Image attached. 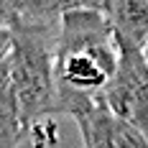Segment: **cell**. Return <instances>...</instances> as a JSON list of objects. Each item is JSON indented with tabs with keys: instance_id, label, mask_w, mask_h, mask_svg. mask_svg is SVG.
<instances>
[{
	"instance_id": "6da1fadb",
	"label": "cell",
	"mask_w": 148,
	"mask_h": 148,
	"mask_svg": "<svg viewBox=\"0 0 148 148\" xmlns=\"http://www.w3.org/2000/svg\"><path fill=\"white\" fill-rule=\"evenodd\" d=\"M118 69V41L102 10L82 8L59 18L56 115L77 118L105 100Z\"/></svg>"
},
{
	"instance_id": "8992f818",
	"label": "cell",
	"mask_w": 148,
	"mask_h": 148,
	"mask_svg": "<svg viewBox=\"0 0 148 148\" xmlns=\"http://www.w3.org/2000/svg\"><path fill=\"white\" fill-rule=\"evenodd\" d=\"M23 135L26 128L10 82V61L5 59L0 61V148H18Z\"/></svg>"
},
{
	"instance_id": "ba28073f",
	"label": "cell",
	"mask_w": 148,
	"mask_h": 148,
	"mask_svg": "<svg viewBox=\"0 0 148 148\" xmlns=\"http://www.w3.org/2000/svg\"><path fill=\"white\" fill-rule=\"evenodd\" d=\"M23 0H0V28H10L21 18Z\"/></svg>"
},
{
	"instance_id": "7a4b0ae2",
	"label": "cell",
	"mask_w": 148,
	"mask_h": 148,
	"mask_svg": "<svg viewBox=\"0 0 148 148\" xmlns=\"http://www.w3.org/2000/svg\"><path fill=\"white\" fill-rule=\"evenodd\" d=\"M10 82L28 133L56 115V36L59 26L15 21L10 26Z\"/></svg>"
},
{
	"instance_id": "3957f363",
	"label": "cell",
	"mask_w": 148,
	"mask_h": 148,
	"mask_svg": "<svg viewBox=\"0 0 148 148\" xmlns=\"http://www.w3.org/2000/svg\"><path fill=\"white\" fill-rule=\"evenodd\" d=\"M105 105L148 138V61L143 49L118 44V69L105 89Z\"/></svg>"
},
{
	"instance_id": "5b68a950",
	"label": "cell",
	"mask_w": 148,
	"mask_h": 148,
	"mask_svg": "<svg viewBox=\"0 0 148 148\" xmlns=\"http://www.w3.org/2000/svg\"><path fill=\"white\" fill-rule=\"evenodd\" d=\"M102 15L107 18L118 44L143 49L148 41V0H102Z\"/></svg>"
},
{
	"instance_id": "9c48e42d",
	"label": "cell",
	"mask_w": 148,
	"mask_h": 148,
	"mask_svg": "<svg viewBox=\"0 0 148 148\" xmlns=\"http://www.w3.org/2000/svg\"><path fill=\"white\" fill-rule=\"evenodd\" d=\"M10 46H13L10 28H0V61H5L10 56Z\"/></svg>"
},
{
	"instance_id": "277c9868",
	"label": "cell",
	"mask_w": 148,
	"mask_h": 148,
	"mask_svg": "<svg viewBox=\"0 0 148 148\" xmlns=\"http://www.w3.org/2000/svg\"><path fill=\"white\" fill-rule=\"evenodd\" d=\"M74 123L82 135V148H148L146 135L115 118L105 100L92 110L77 115Z\"/></svg>"
},
{
	"instance_id": "30bf717a",
	"label": "cell",
	"mask_w": 148,
	"mask_h": 148,
	"mask_svg": "<svg viewBox=\"0 0 148 148\" xmlns=\"http://www.w3.org/2000/svg\"><path fill=\"white\" fill-rule=\"evenodd\" d=\"M143 56H146V61H148V41H146V46H143Z\"/></svg>"
},
{
	"instance_id": "52a82bcc",
	"label": "cell",
	"mask_w": 148,
	"mask_h": 148,
	"mask_svg": "<svg viewBox=\"0 0 148 148\" xmlns=\"http://www.w3.org/2000/svg\"><path fill=\"white\" fill-rule=\"evenodd\" d=\"M82 8H102V0H23L21 5V21L28 23H46L59 26V18L69 10Z\"/></svg>"
}]
</instances>
